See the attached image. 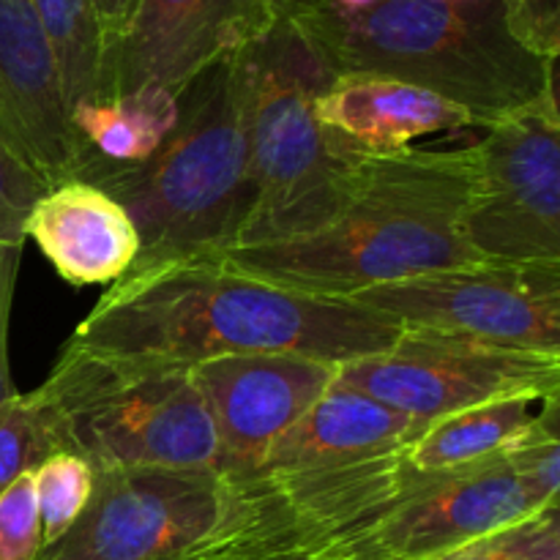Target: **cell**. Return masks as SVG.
Listing matches in <instances>:
<instances>
[{"mask_svg": "<svg viewBox=\"0 0 560 560\" xmlns=\"http://www.w3.org/2000/svg\"><path fill=\"white\" fill-rule=\"evenodd\" d=\"M399 334L355 301L295 293L219 255H195L124 273L77 323L71 342L184 366L238 353L342 366L383 353Z\"/></svg>", "mask_w": 560, "mask_h": 560, "instance_id": "1", "label": "cell"}, {"mask_svg": "<svg viewBox=\"0 0 560 560\" xmlns=\"http://www.w3.org/2000/svg\"><path fill=\"white\" fill-rule=\"evenodd\" d=\"M476 145L364 153L342 211L320 230L282 244L217 252L238 271L323 299L487 262L465 238Z\"/></svg>", "mask_w": 560, "mask_h": 560, "instance_id": "2", "label": "cell"}, {"mask_svg": "<svg viewBox=\"0 0 560 560\" xmlns=\"http://www.w3.org/2000/svg\"><path fill=\"white\" fill-rule=\"evenodd\" d=\"M74 180L107 191L129 213L140 235V255L129 271L238 244L252 211L244 49L178 93V124L153 156L115 164L82 153Z\"/></svg>", "mask_w": 560, "mask_h": 560, "instance_id": "3", "label": "cell"}, {"mask_svg": "<svg viewBox=\"0 0 560 560\" xmlns=\"http://www.w3.org/2000/svg\"><path fill=\"white\" fill-rule=\"evenodd\" d=\"M282 16L295 22L334 74H377L424 88L463 107L481 129L558 91V63L525 52L509 36L501 0H377L359 14L320 0Z\"/></svg>", "mask_w": 560, "mask_h": 560, "instance_id": "4", "label": "cell"}, {"mask_svg": "<svg viewBox=\"0 0 560 560\" xmlns=\"http://www.w3.org/2000/svg\"><path fill=\"white\" fill-rule=\"evenodd\" d=\"M244 55L252 211L235 246L282 244L315 233L342 211L366 151L317 120L315 98L337 74L293 20L279 14Z\"/></svg>", "mask_w": 560, "mask_h": 560, "instance_id": "5", "label": "cell"}, {"mask_svg": "<svg viewBox=\"0 0 560 560\" xmlns=\"http://www.w3.org/2000/svg\"><path fill=\"white\" fill-rule=\"evenodd\" d=\"M60 452L93 474L217 468L219 441L191 366L66 342L31 392Z\"/></svg>", "mask_w": 560, "mask_h": 560, "instance_id": "6", "label": "cell"}, {"mask_svg": "<svg viewBox=\"0 0 560 560\" xmlns=\"http://www.w3.org/2000/svg\"><path fill=\"white\" fill-rule=\"evenodd\" d=\"M241 541L301 550L266 479L217 468H131L96 474L85 512L36 560H175Z\"/></svg>", "mask_w": 560, "mask_h": 560, "instance_id": "7", "label": "cell"}, {"mask_svg": "<svg viewBox=\"0 0 560 560\" xmlns=\"http://www.w3.org/2000/svg\"><path fill=\"white\" fill-rule=\"evenodd\" d=\"M337 381L405 413L419 435L432 421L479 405L560 397V355L454 334L402 331L383 353L339 366Z\"/></svg>", "mask_w": 560, "mask_h": 560, "instance_id": "8", "label": "cell"}, {"mask_svg": "<svg viewBox=\"0 0 560 560\" xmlns=\"http://www.w3.org/2000/svg\"><path fill=\"white\" fill-rule=\"evenodd\" d=\"M348 301L402 331L560 355V262H476L359 290Z\"/></svg>", "mask_w": 560, "mask_h": 560, "instance_id": "9", "label": "cell"}, {"mask_svg": "<svg viewBox=\"0 0 560 560\" xmlns=\"http://www.w3.org/2000/svg\"><path fill=\"white\" fill-rule=\"evenodd\" d=\"M474 145L470 249L487 262H560L558 91L492 124Z\"/></svg>", "mask_w": 560, "mask_h": 560, "instance_id": "10", "label": "cell"}, {"mask_svg": "<svg viewBox=\"0 0 560 560\" xmlns=\"http://www.w3.org/2000/svg\"><path fill=\"white\" fill-rule=\"evenodd\" d=\"M552 506V503H550ZM506 454L454 470H416L359 530L317 560H435L541 512Z\"/></svg>", "mask_w": 560, "mask_h": 560, "instance_id": "11", "label": "cell"}, {"mask_svg": "<svg viewBox=\"0 0 560 560\" xmlns=\"http://www.w3.org/2000/svg\"><path fill=\"white\" fill-rule=\"evenodd\" d=\"M279 20L271 0H137L104 47L93 98L140 88L178 96L197 74L241 52Z\"/></svg>", "mask_w": 560, "mask_h": 560, "instance_id": "12", "label": "cell"}, {"mask_svg": "<svg viewBox=\"0 0 560 560\" xmlns=\"http://www.w3.org/2000/svg\"><path fill=\"white\" fill-rule=\"evenodd\" d=\"M339 366L295 353L219 355L191 366L219 441V474L244 479L334 386Z\"/></svg>", "mask_w": 560, "mask_h": 560, "instance_id": "13", "label": "cell"}, {"mask_svg": "<svg viewBox=\"0 0 560 560\" xmlns=\"http://www.w3.org/2000/svg\"><path fill=\"white\" fill-rule=\"evenodd\" d=\"M0 140L44 189L74 180L80 145L55 49L31 0H0Z\"/></svg>", "mask_w": 560, "mask_h": 560, "instance_id": "14", "label": "cell"}, {"mask_svg": "<svg viewBox=\"0 0 560 560\" xmlns=\"http://www.w3.org/2000/svg\"><path fill=\"white\" fill-rule=\"evenodd\" d=\"M22 233L71 288H109L140 255V235L129 213L85 180H66L44 191Z\"/></svg>", "mask_w": 560, "mask_h": 560, "instance_id": "15", "label": "cell"}, {"mask_svg": "<svg viewBox=\"0 0 560 560\" xmlns=\"http://www.w3.org/2000/svg\"><path fill=\"white\" fill-rule=\"evenodd\" d=\"M413 438V421L370 394L334 386L279 438L252 476H304L348 468L394 452Z\"/></svg>", "mask_w": 560, "mask_h": 560, "instance_id": "16", "label": "cell"}, {"mask_svg": "<svg viewBox=\"0 0 560 560\" xmlns=\"http://www.w3.org/2000/svg\"><path fill=\"white\" fill-rule=\"evenodd\" d=\"M315 113L326 129L366 153L402 151L419 137L476 126L457 104L377 74H337L315 98Z\"/></svg>", "mask_w": 560, "mask_h": 560, "instance_id": "17", "label": "cell"}, {"mask_svg": "<svg viewBox=\"0 0 560 560\" xmlns=\"http://www.w3.org/2000/svg\"><path fill=\"white\" fill-rule=\"evenodd\" d=\"M178 124V96L164 88H140L118 98H88L71 109L80 156L115 164L145 162Z\"/></svg>", "mask_w": 560, "mask_h": 560, "instance_id": "18", "label": "cell"}, {"mask_svg": "<svg viewBox=\"0 0 560 560\" xmlns=\"http://www.w3.org/2000/svg\"><path fill=\"white\" fill-rule=\"evenodd\" d=\"M528 399H501L443 416L402 443V454L416 470H454L501 457L514 446L530 421Z\"/></svg>", "mask_w": 560, "mask_h": 560, "instance_id": "19", "label": "cell"}, {"mask_svg": "<svg viewBox=\"0 0 560 560\" xmlns=\"http://www.w3.org/2000/svg\"><path fill=\"white\" fill-rule=\"evenodd\" d=\"M55 49L69 113L96 96L102 69V27L91 0H31Z\"/></svg>", "mask_w": 560, "mask_h": 560, "instance_id": "20", "label": "cell"}, {"mask_svg": "<svg viewBox=\"0 0 560 560\" xmlns=\"http://www.w3.org/2000/svg\"><path fill=\"white\" fill-rule=\"evenodd\" d=\"M33 485H36L38 514H42L44 547H49L85 512L93 495V485H96V474L85 459L69 452H58L33 470Z\"/></svg>", "mask_w": 560, "mask_h": 560, "instance_id": "21", "label": "cell"}, {"mask_svg": "<svg viewBox=\"0 0 560 560\" xmlns=\"http://www.w3.org/2000/svg\"><path fill=\"white\" fill-rule=\"evenodd\" d=\"M58 452L33 394L16 392L0 402V492Z\"/></svg>", "mask_w": 560, "mask_h": 560, "instance_id": "22", "label": "cell"}, {"mask_svg": "<svg viewBox=\"0 0 560 560\" xmlns=\"http://www.w3.org/2000/svg\"><path fill=\"white\" fill-rule=\"evenodd\" d=\"M539 416H530L523 435L506 452L509 465L539 506L558 503L560 492V397L547 399Z\"/></svg>", "mask_w": 560, "mask_h": 560, "instance_id": "23", "label": "cell"}, {"mask_svg": "<svg viewBox=\"0 0 560 560\" xmlns=\"http://www.w3.org/2000/svg\"><path fill=\"white\" fill-rule=\"evenodd\" d=\"M435 560H560L558 503Z\"/></svg>", "mask_w": 560, "mask_h": 560, "instance_id": "24", "label": "cell"}, {"mask_svg": "<svg viewBox=\"0 0 560 560\" xmlns=\"http://www.w3.org/2000/svg\"><path fill=\"white\" fill-rule=\"evenodd\" d=\"M44 550L33 474L20 476L0 492V560H36Z\"/></svg>", "mask_w": 560, "mask_h": 560, "instance_id": "25", "label": "cell"}, {"mask_svg": "<svg viewBox=\"0 0 560 560\" xmlns=\"http://www.w3.org/2000/svg\"><path fill=\"white\" fill-rule=\"evenodd\" d=\"M509 36L536 58L558 63L560 58V0H501Z\"/></svg>", "mask_w": 560, "mask_h": 560, "instance_id": "26", "label": "cell"}, {"mask_svg": "<svg viewBox=\"0 0 560 560\" xmlns=\"http://www.w3.org/2000/svg\"><path fill=\"white\" fill-rule=\"evenodd\" d=\"M44 184L0 140V246H25V219Z\"/></svg>", "mask_w": 560, "mask_h": 560, "instance_id": "27", "label": "cell"}, {"mask_svg": "<svg viewBox=\"0 0 560 560\" xmlns=\"http://www.w3.org/2000/svg\"><path fill=\"white\" fill-rule=\"evenodd\" d=\"M22 246H0V402L16 394L9 370V328L14 310L16 273H20Z\"/></svg>", "mask_w": 560, "mask_h": 560, "instance_id": "28", "label": "cell"}, {"mask_svg": "<svg viewBox=\"0 0 560 560\" xmlns=\"http://www.w3.org/2000/svg\"><path fill=\"white\" fill-rule=\"evenodd\" d=\"M137 0H91L93 14H96L98 27H102V52L109 42L120 33V27L129 20Z\"/></svg>", "mask_w": 560, "mask_h": 560, "instance_id": "29", "label": "cell"}, {"mask_svg": "<svg viewBox=\"0 0 560 560\" xmlns=\"http://www.w3.org/2000/svg\"><path fill=\"white\" fill-rule=\"evenodd\" d=\"M284 547H271V545H255V541H241V545H224L213 547V550L197 552V556L175 558V560H249L255 556H266V552H279Z\"/></svg>", "mask_w": 560, "mask_h": 560, "instance_id": "30", "label": "cell"}, {"mask_svg": "<svg viewBox=\"0 0 560 560\" xmlns=\"http://www.w3.org/2000/svg\"><path fill=\"white\" fill-rule=\"evenodd\" d=\"M323 3L334 5L337 11H345V14H359V11L372 9L377 0H323Z\"/></svg>", "mask_w": 560, "mask_h": 560, "instance_id": "31", "label": "cell"}, {"mask_svg": "<svg viewBox=\"0 0 560 560\" xmlns=\"http://www.w3.org/2000/svg\"><path fill=\"white\" fill-rule=\"evenodd\" d=\"M249 560H317L304 550H279V552H266V556H255Z\"/></svg>", "mask_w": 560, "mask_h": 560, "instance_id": "32", "label": "cell"}, {"mask_svg": "<svg viewBox=\"0 0 560 560\" xmlns=\"http://www.w3.org/2000/svg\"><path fill=\"white\" fill-rule=\"evenodd\" d=\"M312 3H320V0H271V5L277 9V14H293V11L306 9Z\"/></svg>", "mask_w": 560, "mask_h": 560, "instance_id": "33", "label": "cell"}, {"mask_svg": "<svg viewBox=\"0 0 560 560\" xmlns=\"http://www.w3.org/2000/svg\"><path fill=\"white\" fill-rule=\"evenodd\" d=\"M441 3H452V5H474V3H485V0H441Z\"/></svg>", "mask_w": 560, "mask_h": 560, "instance_id": "34", "label": "cell"}]
</instances>
